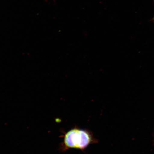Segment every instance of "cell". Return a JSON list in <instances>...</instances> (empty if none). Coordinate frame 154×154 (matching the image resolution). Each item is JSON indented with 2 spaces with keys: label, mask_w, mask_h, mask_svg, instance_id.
Wrapping results in <instances>:
<instances>
[{
  "label": "cell",
  "mask_w": 154,
  "mask_h": 154,
  "mask_svg": "<svg viewBox=\"0 0 154 154\" xmlns=\"http://www.w3.org/2000/svg\"><path fill=\"white\" fill-rule=\"evenodd\" d=\"M93 134L88 130L78 128L71 129L63 137L62 149L84 150L95 142Z\"/></svg>",
  "instance_id": "1"
}]
</instances>
